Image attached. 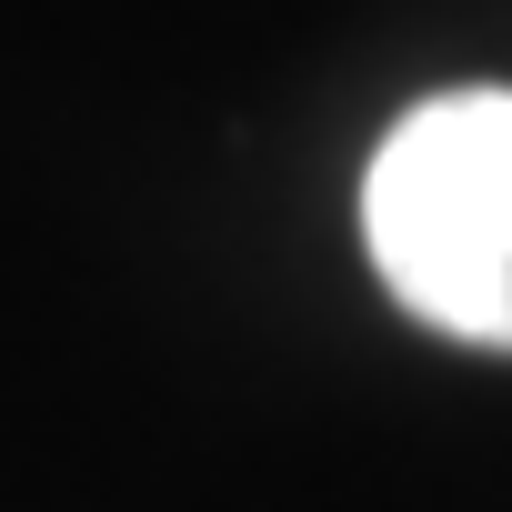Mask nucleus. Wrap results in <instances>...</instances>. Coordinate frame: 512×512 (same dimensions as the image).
Segmentation results:
<instances>
[{"instance_id":"1","label":"nucleus","mask_w":512,"mask_h":512,"mask_svg":"<svg viewBox=\"0 0 512 512\" xmlns=\"http://www.w3.org/2000/svg\"><path fill=\"white\" fill-rule=\"evenodd\" d=\"M362 241L412 322L512 352V91L402 111L362 171Z\"/></svg>"}]
</instances>
